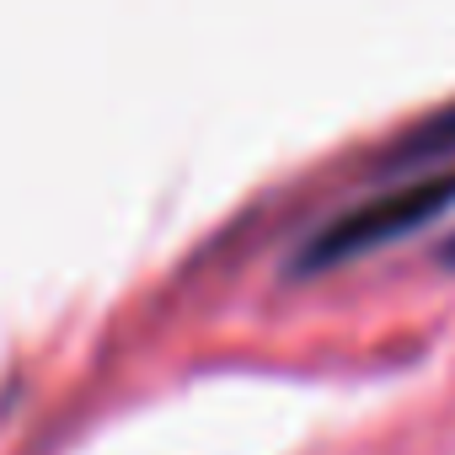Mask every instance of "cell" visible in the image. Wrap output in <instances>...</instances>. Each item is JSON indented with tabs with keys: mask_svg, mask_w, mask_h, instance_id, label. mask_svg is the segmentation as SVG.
<instances>
[{
	"mask_svg": "<svg viewBox=\"0 0 455 455\" xmlns=\"http://www.w3.org/2000/svg\"><path fill=\"white\" fill-rule=\"evenodd\" d=\"M455 150V97L450 102H439V108H428L418 124H407L380 156L391 161V166H412V161H434V156H450Z\"/></svg>",
	"mask_w": 455,
	"mask_h": 455,
	"instance_id": "2",
	"label": "cell"
},
{
	"mask_svg": "<svg viewBox=\"0 0 455 455\" xmlns=\"http://www.w3.org/2000/svg\"><path fill=\"white\" fill-rule=\"evenodd\" d=\"M450 252H455V236H450Z\"/></svg>",
	"mask_w": 455,
	"mask_h": 455,
	"instance_id": "3",
	"label": "cell"
},
{
	"mask_svg": "<svg viewBox=\"0 0 455 455\" xmlns=\"http://www.w3.org/2000/svg\"><path fill=\"white\" fill-rule=\"evenodd\" d=\"M444 204H455V166H418V172H402L396 182L332 209L322 225H311L306 242L295 247V268L300 274H316V268H332V263H348L412 225L434 220Z\"/></svg>",
	"mask_w": 455,
	"mask_h": 455,
	"instance_id": "1",
	"label": "cell"
}]
</instances>
